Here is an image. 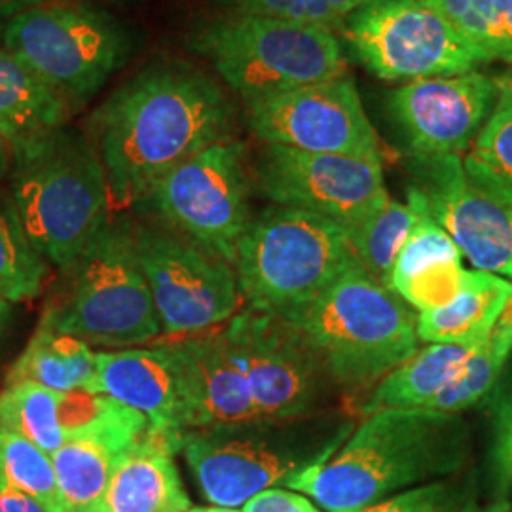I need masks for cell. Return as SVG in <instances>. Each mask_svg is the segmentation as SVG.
Listing matches in <instances>:
<instances>
[{"mask_svg": "<svg viewBox=\"0 0 512 512\" xmlns=\"http://www.w3.org/2000/svg\"><path fill=\"white\" fill-rule=\"evenodd\" d=\"M232 122L226 93L190 63L156 61L129 78L88 124L112 211L133 209L173 167L232 139Z\"/></svg>", "mask_w": 512, "mask_h": 512, "instance_id": "obj_1", "label": "cell"}, {"mask_svg": "<svg viewBox=\"0 0 512 512\" xmlns=\"http://www.w3.org/2000/svg\"><path fill=\"white\" fill-rule=\"evenodd\" d=\"M469 427L459 414L393 408L366 416L329 458L285 486L329 512H359L391 495L463 469Z\"/></svg>", "mask_w": 512, "mask_h": 512, "instance_id": "obj_2", "label": "cell"}, {"mask_svg": "<svg viewBox=\"0 0 512 512\" xmlns=\"http://www.w3.org/2000/svg\"><path fill=\"white\" fill-rule=\"evenodd\" d=\"M10 196L38 255L65 268L109 220V184L88 133L59 128L10 143Z\"/></svg>", "mask_w": 512, "mask_h": 512, "instance_id": "obj_3", "label": "cell"}, {"mask_svg": "<svg viewBox=\"0 0 512 512\" xmlns=\"http://www.w3.org/2000/svg\"><path fill=\"white\" fill-rule=\"evenodd\" d=\"M38 325L107 348L162 334L128 211H112L90 245L59 270Z\"/></svg>", "mask_w": 512, "mask_h": 512, "instance_id": "obj_4", "label": "cell"}, {"mask_svg": "<svg viewBox=\"0 0 512 512\" xmlns=\"http://www.w3.org/2000/svg\"><path fill=\"white\" fill-rule=\"evenodd\" d=\"M351 433L321 414L293 420L219 423L186 433L183 454L215 507L239 509L253 495L329 458Z\"/></svg>", "mask_w": 512, "mask_h": 512, "instance_id": "obj_5", "label": "cell"}, {"mask_svg": "<svg viewBox=\"0 0 512 512\" xmlns=\"http://www.w3.org/2000/svg\"><path fill=\"white\" fill-rule=\"evenodd\" d=\"M359 266L348 228L302 209L270 205L251 219L236 249V274L249 308L293 319Z\"/></svg>", "mask_w": 512, "mask_h": 512, "instance_id": "obj_6", "label": "cell"}, {"mask_svg": "<svg viewBox=\"0 0 512 512\" xmlns=\"http://www.w3.org/2000/svg\"><path fill=\"white\" fill-rule=\"evenodd\" d=\"M414 311L353 266L291 321L319 355L336 387L366 389L418 351Z\"/></svg>", "mask_w": 512, "mask_h": 512, "instance_id": "obj_7", "label": "cell"}, {"mask_svg": "<svg viewBox=\"0 0 512 512\" xmlns=\"http://www.w3.org/2000/svg\"><path fill=\"white\" fill-rule=\"evenodd\" d=\"M190 48L247 107L348 73L336 33L298 21L245 14L215 19L192 35Z\"/></svg>", "mask_w": 512, "mask_h": 512, "instance_id": "obj_8", "label": "cell"}, {"mask_svg": "<svg viewBox=\"0 0 512 512\" xmlns=\"http://www.w3.org/2000/svg\"><path fill=\"white\" fill-rule=\"evenodd\" d=\"M2 48L74 110L92 101L128 61L131 40L126 27L105 12L86 4L50 2L10 19Z\"/></svg>", "mask_w": 512, "mask_h": 512, "instance_id": "obj_9", "label": "cell"}, {"mask_svg": "<svg viewBox=\"0 0 512 512\" xmlns=\"http://www.w3.org/2000/svg\"><path fill=\"white\" fill-rule=\"evenodd\" d=\"M247 147L224 139L190 156L148 190L143 202L154 222L222 256L234 266L251 215Z\"/></svg>", "mask_w": 512, "mask_h": 512, "instance_id": "obj_10", "label": "cell"}, {"mask_svg": "<svg viewBox=\"0 0 512 512\" xmlns=\"http://www.w3.org/2000/svg\"><path fill=\"white\" fill-rule=\"evenodd\" d=\"M342 33L355 57L385 82L471 73L490 63L421 0H366Z\"/></svg>", "mask_w": 512, "mask_h": 512, "instance_id": "obj_11", "label": "cell"}, {"mask_svg": "<svg viewBox=\"0 0 512 512\" xmlns=\"http://www.w3.org/2000/svg\"><path fill=\"white\" fill-rule=\"evenodd\" d=\"M135 238L162 334L217 329L238 313V274L222 256L154 220L135 222Z\"/></svg>", "mask_w": 512, "mask_h": 512, "instance_id": "obj_12", "label": "cell"}, {"mask_svg": "<svg viewBox=\"0 0 512 512\" xmlns=\"http://www.w3.org/2000/svg\"><path fill=\"white\" fill-rule=\"evenodd\" d=\"M224 329L238 353L258 418L293 420L325 412L336 384L291 321L247 306Z\"/></svg>", "mask_w": 512, "mask_h": 512, "instance_id": "obj_13", "label": "cell"}, {"mask_svg": "<svg viewBox=\"0 0 512 512\" xmlns=\"http://www.w3.org/2000/svg\"><path fill=\"white\" fill-rule=\"evenodd\" d=\"M255 181L274 205L308 211L348 230L378 213L391 198L380 160L279 145L260 148Z\"/></svg>", "mask_w": 512, "mask_h": 512, "instance_id": "obj_14", "label": "cell"}, {"mask_svg": "<svg viewBox=\"0 0 512 512\" xmlns=\"http://www.w3.org/2000/svg\"><path fill=\"white\" fill-rule=\"evenodd\" d=\"M247 124L264 145L384 162V148L348 73L247 107Z\"/></svg>", "mask_w": 512, "mask_h": 512, "instance_id": "obj_15", "label": "cell"}, {"mask_svg": "<svg viewBox=\"0 0 512 512\" xmlns=\"http://www.w3.org/2000/svg\"><path fill=\"white\" fill-rule=\"evenodd\" d=\"M499 97V80L480 71L406 82L387 109L416 158L463 156Z\"/></svg>", "mask_w": 512, "mask_h": 512, "instance_id": "obj_16", "label": "cell"}, {"mask_svg": "<svg viewBox=\"0 0 512 512\" xmlns=\"http://www.w3.org/2000/svg\"><path fill=\"white\" fill-rule=\"evenodd\" d=\"M416 186L431 217L478 272L512 281V207L488 196L465 173L461 156L416 158Z\"/></svg>", "mask_w": 512, "mask_h": 512, "instance_id": "obj_17", "label": "cell"}, {"mask_svg": "<svg viewBox=\"0 0 512 512\" xmlns=\"http://www.w3.org/2000/svg\"><path fill=\"white\" fill-rule=\"evenodd\" d=\"M97 391L148 420V429L184 437L202 429V408L190 370L171 342L145 349L95 351Z\"/></svg>", "mask_w": 512, "mask_h": 512, "instance_id": "obj_18", "label": "cell"}, {"mask_svg": "<svg viewBox=\"0 0 512 512\" xmlns=\"http://www.w3.org/2000/svg\"><path fill=\"white\" fill-rule=\"evenodd\" d=\"M408 202L418 217L395 258L387 289L421 313L450 304L467 270L456 241L431 217L418 188L408 190Z\"/></svg>", "mask_w": 512, "mask_h": 512, "instance_id": "obj_19", "label": "cell"}, {"mask_svg": "<svg viewBox=\"0 0 512 512\" xmlns=\"http://www.w3.org/2000/svg\"><path fill=\"white\" fill-rule=\"evenodd\" d=\"M184 437L147 429L120 454L95 512H186L190 499L173 456Z\"/></svg>", "mask_w": 512, "mask_h": 512, "instance_id": "obj_20", "label": "cell"}, {"mask_svg": "<svg viewBox=\"0 0 512 512\" xmlns=\"http://www.w3.org/2000/svg\"><path fill=\"white\" fill-rule=\"evenodd\" d=\"M171 344L190 370L202 408L203 427L258 418L245 372L224 325L179 336Z\"/></svg>", "mask_w": 512, "mask_h": 512, "instance_id": "obj_21", "label": "cell"}, {"mask_svg": "<svg viewBox=\"0 0 512 512\" xmlns=\"http://www.w3.org/2000/svg\"><path fill=\"white\" fill-rule=\"evenodd\" d=\"M511 298L509 279L467 270L458 296L450 304L418 313V340L425 344L478 346L494 332Z\"/></svg>", "mask_w": 512, "mask_h": 512, "instance_id": "obj_22", "label": "cell"}, {"mask_svg": "<svg viewBox=\"0 0 512 512\" xmlns=\"http://www.w3.org/2000/svg\"><path fill=\"white\" fill-rule=\"evenodd\" d=\"M482 344V342H480ZM476 346L427 344L374 385L361 414L370 416L393 408H429L454 384Z\"/></svg>", "mask_w": 512, "mask_h": 512, "instance_id": "obj_23", "label": "cell"}, {"mask_svg": "<svg viewBox=\"0 0 512 512\" xmlns=\"http://www.w3.org/2000/svg\"><path fill=\"white\" fill-rule=\"evenodd\" d=\"M73 107L0 46V135L10 143L65 128Z\"/></svg>", "mask_w": 512, "mask_h": 512, "instance_id": "obj_24", "label": "cell"}, {"mask_svg": "<svg viewBox=\"0 0 512 512\" xmlns=\"http://www.w3.org/2000/svg\"><path fill=\"white\" fill-rule=\"evenodd\" d=\"M31 382L55 391H97L95 351L80 338L40 327L6 376V385Z\"/></svg>", "mask_w": 512, "mask_h": 512, "instance_id": "obj_25", "label": "cell"}, {"mask_svg": "<svg viewBox=\"0 0 512 512\" xmlns=\"http://www.w3.org/2000/svg\"><path fill=\"white\" fill-rule=\"evenodd\" d=\"M129 446L114 440H67L52 458L65 512H95L107 490L112 469Z\"/></svg>", "mask_w": 512, "mask_h": 512, "instance_id": "obj_26", "label": "cell"}, {"mask_svg": "<svg viewBox=\"0 0 512 512\" xmlns=\"http://www.w3.org/2000/svg\"><path fill=\"white\" fill-rule=\"evenodd\" d=\"M463 169L488 196L512 207V80H499V97L484 128L461 156Z\"/></svg>", "mask_w": 512, "mask_h": 512, "instance_id": "obj_27", "label": "cell"}, {"mask_svg": "<svg viewBox=\"0 0 512 512\" xmlns=\"http://www.w3.org/2000/svg\"><path fill=\"white\" fill-rule=\"evenodd\" d=\"M416 217L418 213L412 203L389 198L378 213L348 230L359 266L384 287L389 283L395 258L408 238Z\"/></svg>", "mask_w": 512, "mask_h": 512, "instance_id": "obj_28", "label": "cell"}, {"mask_svg": "<svg viewBox=\"0 0 512 512\" xmlns=\"http://www.w3.org/2000/svg\"><path fill=\"white\" fill-rule=\"evenodd\" d=\"M48 262L25 236L12 196L0 192V298L18 304L37 298Z\"/></svg>", "mask_w": 512, "mask_h": 512, "instance_id": "obj_29", "label": "cell"}, {"mask_svg": "<svg viewBox=\"0 0 512 512\" xmlns=\"http://www.w3.org/2000/svg\"><path fill=\"white\" fill-rule=\"evenodd\" d=\"M490 61L512 63V0H421Z\"/></svg>", "mask_w": 512, "mask_h": 512, "instance_id": "obj_30", "label": "cell"}, {"mask_svg": "<svg viewBox=\"0 0 512 512\" xmlns=\"http://www.w3.org/2000/svg\"><path fill=\"white\" fill-rule=\"evenodd\" d=\"M0 425L54 456L65 444L59 427V391L31 382L6 385L0 393Z\"/></svg>", "mask_w": 512, "mask_h": 512, "instance_id": "obj_31", "label": "cell"}, {"mask_svg": "<svg viewBox=\"0 0 512 512\" xmlns=\"http://www.w3.org/2000/svg\"><path fill=\"white\" fill-rule=\"evenodd\" d=\"M0 488L29 495L44 512H65L52 458L4 425H0Z\"/></svg>", "mask_w": 512, "mask_h": 512, "instance_id": "obj_32", "label": "cell"}, {"mask_svg": "<svg viewBox=\"0 0 512 512\" xmlns=\"http://www.w3.org/2000/svg\"><path fill=\"white\" fill-rule=\"evenodd\" d=\"M512 355V329L497 325L494 332L476 346L458 380L429 404V410L459 414L486 399Z\"/></svg>", "mask_w": 512, "mask_h": 512, "instance_id": "obj_33", "label": "cell"}, {"mask_svg": "<svg viewBox=\"0 0 512 512\" xmlns=\"http://www.w3.org/2000/svg\"><path fill=\"white\" fill-rule=\"evenodd\" d=\"M475 490L452 478L433 480L391 495L359 512H478Z\"/></svg>", "mask_w": 512, "mask_h": 512, "instance_id": "obj_34", "label": "cell"}, {"mask_svg": "<svg viewBox=\"0 0 512 512\" xmlns=\"http://www.w3.org/2000/svg\"><path fill=\"white\" fill-rule=\"evenodd\" d=\"M245 16L285 19L327 27L342 33L346 19L340 18L325 0H228Z\"/></svg>", "mask_w": 512, "mask_h": 512, "instance_id": "obj_35", "label": "cell"}, {"mask_svg": "<svg viewBox=\"0 0 512 512\" xmlns=\"http://www.w3.org/2000/svg\"><path fill=\"white\" fill-rule=\"evenodd\" d=\"M495 461L512 484V389L494 403Z\"/></svg>", "mask_w": 512, "mask_h": 512, "instance_id": "obj_36", "label": "cell"}, {"mask_svg": "<svg viewBox=\"0 0 512 512\" xmlns=\"http://www.w3.org/2000/svg\"><path fill=\"white\" fill-rule=\"evenodd\" d=\"M241 512H319V509L306 495L281 488H268L253 495L243 505Z\"/></svg>", "mask_w": 512, "mask_h": 512, "instance_id": "obj_37", "label": "cell"}, {"mask_svg": "<svg viewBox=\"0 0 512 512\" xmlns=\"http://www.w3.org/2000/svg\"><path fill=\"white\" fill-rule=\"evenodd\" d=\"M0 512H44L29 495L12 488H0Z\"/></svg>", "mask_w": 512, "mask_h": 512, "instance_id": "obj_38", "label": "cell"}, {"mask_svg": "<svg viewBox=\"0 0 512 512\" xmlns=\"http://www.w3.org/2000/svg\"><path fill=\"white\" fill-rule=\"evenodd\" d=\"M50 2H54V0H0V10L10 14L12 18H16L27 10H33V8L50 4Z\"/></svg>", "mask_w": 512, "mask_h": 512, "instance_id": "obj_39", "label": "cell"}, {"mask_svg": "<svg viewBox=\"0 0 512 512\" xmlns=\"http://www.w3.org/2000/svg\"><path fill=\"white\" fill-rule=\"evenodd\" d=\"M12 167V147L10 141L0 135V181L10 173Z\"/></svg>", "mask_w": 512, "mask_h": 512, "instance_id": "obj_40", "label": "cell"}, {"mask_svg": "<svg viewBox=\"0 0 512 512\" xmlns=\"http://www.w3.org/2000/svg\"><path fill=\"white\" fill-rule=\"evenodd\" d=\"M365 2L366 0H330V6L340 18L346 19L353 10H357Z\"/></svg>", "mask_w": 512, "mask_h": 512, "instance_id": "obj_41", "label": "cell"}, {"mask_svg": "<svg viewBox=\"0 0 512 512\" xmlns=\"http://www.w3.org/2000/svg\"><path fill=\"white\" fill-rule=\"evenodd\" d=\"M10 315H12V304L0 298V340H2L4 329H6L8 321H10Z\"/></svg>", "mask_w": 512, "mask_h": 512, "instance_id": "obj_42", "label": "cell"}, {"mask_svg": "<svg viewBox=\"0 0 512 512\" xmlns=\"http://www.w3.org/2000/svg\"><path fill=\"white\" fill-rule=\"evenodd\" d=\"M478 512H512V501H499V503L484 507Z\"/></svg>", "mask_w": 512, "mask_h": 512, "instance_id": "obj_43", "label": "cell"}, {"mask_svg": "<svg viewBox=\"0 0 512 512\" xmlns=\"http://www.w3.org/2000/svg\"><path fill=\"white\" fill-rule=\"evenodd\" d=\"M497 325L507 327V329H512V298L509 300V304L505 306L503 313H501V319H499V323H497Z\"/></svg>", "mask_w": 512, "mask_h": 512, "instance_id": "obj_44", "label": "cell"}, {"mask_svg": "<svg viewBox=\"0 0 512 512\" xmlns=\"http://www.w3.org/2000/svg\"><path fill=\"white\" fill-rule=\"evenodd\" d=\"M12 19L10 14H6L4 10H0V46H2V37H4V29H6V25H8V21Z\"/></svg>", "mask_w": 512, "mask_h": 512, "instance_id": "obj_45", "label": "cell"}, {"mask_svg": "<svg viewBox=\"0 0 512 512\" xmlns=\"http://www.w3.org/2000/svg\"><path fill=\"white\" fill-rule=\"evenodd\" d=\"M205 512H241L239 509H228V507H211V509H205Z\"/></svg>", "mask_w": 512, "mask_h": 512, "instance_id": "obj_46", "label": "cell"}, {"mask_svg": "<svg viewBox=\"0 0 512 512\" xmlns=\"http://www.w3.org/2000/svg\"><path fill=\"white\" fill-rule=\"evenodd\" d=\"M186 512H205V509H190V511Z\"/></svg>", "mask_w": 512, "mask_h": 512, "instance_id": "obj_47", "label": "cell"}]
</instances>
